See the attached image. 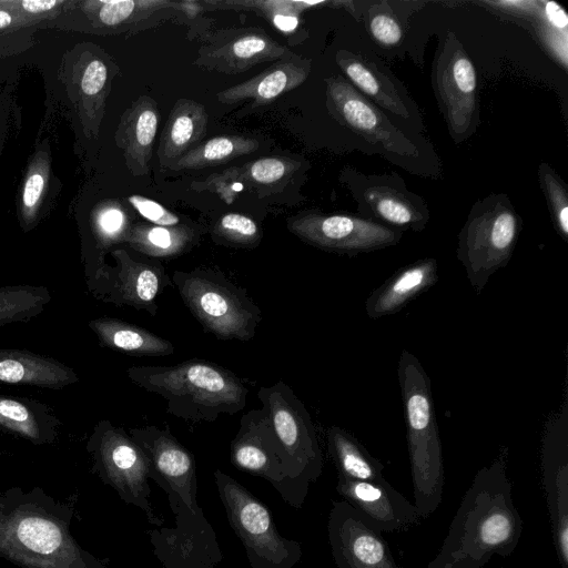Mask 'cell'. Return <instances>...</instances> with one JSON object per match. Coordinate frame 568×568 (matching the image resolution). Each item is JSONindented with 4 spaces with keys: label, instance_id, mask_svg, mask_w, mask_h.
I'll return each instance as SVG.
<instances>
[{
    "label": "cell",
    "instance_id": "cell-42",
    "mask_svg": "<svg viewBox=\"0 0 568 568\" xmlns=\"http://www.w3.org/2000/svg\"><path fill=\"white\" fill-rule=\"evenodd\" d=\"M109 78V70L105 63L100 59H92L85 65L80 87L85 97L95 98L101 97L104 91Z\"/></svg>",
    "mask_w": 568,
    "mask_h": 568
},
{
    "label": "cell",
    "instance_id": "cell-43",
    "mask_svg": "<svg viewBox=\"0 0 568 568\" xmlns=\"http://www.w3.org/2000/svg\"><path fill=\"white\" fill-rule=\"evenodd\" d=\"M542 4L541 13L545 21L560 31H567L568 16L565 9L555 1H546Z\"/></svg>",
    "mask_w": 568,
    "mask_h": 568
},
{
    "label": "cell",
    "instance_id": "cell-23",
    "mask_svg": "<svg viewBox=\"0 0 568 568\" xmlns=\"http://www.w3.org/2000/svg\"><path fill=\"white\" fill-rule=\"evenodd\" d=\"M310 71V60L294 54L272 63L251 79L220 91L216 99L220 103L229 105L243 101L255 104L268 103L300 87L307 79Z\"/></svg>",
    "mask_w": 568,
    "mask_h": 568
},
{
    "label": "cell",
    "instance_id": "cell-6",
    "mask_svg": "<svg viewBox=\"0 0 568 568\" xmlns=\"http://www.w3.org/2000/svg\"><path fill=\"white\" fill-rule=\"evenodd\" d=\"M257 397L278 442L288 477L308 491L323 471V453L308 410L280 381L258 389Z\"/></svg>",
    "mask_w": 568,
    "mask_h": 568
},
{
    "label": "cell",
    "instance_id": "cell-40",
    "mask_svg": "<svg viewBox=\"0 0 568 568\" xmlns=\"http://www.w3.org/2000/svg\"><path fill=\"white\" fill-rule=\"evenodd\" d=\"M369 30L373 38L384 45L397 44L403 36L402 27L388 11L376 7L369 11Z\"/></svg>",
    "mask_w": 568,
    "mask_h": 568
},
{
    "label": "cell",
    "instance_id": "cell-24",
    "mask_svg": "<svg viewBox=\"0 0 568 568\" xmlns=\"http://www.w3.org/2000/svg\"><path fill=\"white\" fill-rule=\"evenodd\" d=\"M79 381L77 373L55 358L27 349L0 348V382L61 389Z\"/></svg>",
    "mask_w": 568,
    "mask_h": 568
},
{
    "label": "cell",
    "instance_id": "cell-2",
    "mask_svg": "<svg viewBox=\"0 0 568 568\" xmlns=\"http://www.w3.org/2000/svg\"><path fill=\"white\" fill-rule=\"evenodd\" d=\"M128 377L162 396L166 412L192 422H214L246 405L247 388L231 371L211 362L189 359L173 366H132Z\"/></svg>",
    "mask_w": 568,
    "mask_h": 568
},
{
    "label": "cell",
    "instance_id": "cell-17",
    "mask_svg": "<svg viewBox=\"0 0 568 568\" xmlns=\"http://www.w3.org/2000/svg\"><path fill=\"white\" fill-rule=\"evenodd\" d=\"M326 82V105L331 115L366 141L400 155H416L412 144L387 118L342 77Z\"/></svg>",
    "mask_w": 568,
    "mask_h": 568
},
{
    "label": "cell",
    "instance_id": "cell-21",
    "mask_svg": "<svg viewBox=\"0 0 568 568\" xmlns=\"http://www.w3.org/2000/svg\"><path fill=\"white\" fill-rule=\"evenodd\" d=\"M297 166V162L287 158H261L242 166L213 173L205 181L193 182L192 189L213 191L230 204L234 201L235 194L246 186L258 192L263 187L271 192L280 190Z\"/></svg>",
    "mask_w": 568,
    "mask_h": 568
},
{
    "label": "cell",
    "instance_id": "cell-11",
    "mask_svg": "<svg viewBox=\"0 0 568 568\" xmlns=\"http://www.w3.org/2000/svg\"><path fill=\"white\" fill-rule=\"evenodd\" d=\"M287 229L305 243L323 251L357 255L399 242L402 232L369 219L304 213L287 220Z\"/></svg>",
    "mask_w": 568,
    "mask_h": 568
},
{
    "label": "cell",
    "instance_id": "cell-12",
    "mask_svg": "<svg viewBox=\"0 0 568 568\" xmlns=\"http://www.w3.org/2000/svg\"><path fill=\"white\" fill-rule=\"evenodd\" d=\"M111 255L115 266L109 265L103 283L92 295L102 302L130 306L155 316L156 297L173 285L162 263L131 248H115Z\"/></svg>",
    "mask_w": 568,
    "mask_h": 568
},
{
    "label": "cell",
    "instance_id": "cell-41",
    "mask_svg": "<svg viewBox=\"0 0 568 568\" xmlns=\"http://www.w3.org/2000/svg\"><path fill=\"white\" fill-rule=\"evenodd\" d=\"M129 203L148 221L160 226H175L180 224L179 216L163 205L142 195H131Z\"/></svg>",
    "mask_w": 568,
    "mask_h": 568
},
{
    "label": "cell",
    "instance_id": "cell-27",
    "mask_svg": "<svg viewBox=\"0 0 568 568\" xmlns=\"http://www.w3.org/2000/svg\"><path fill=\"white\" fill-rule=\"evenodd\" d=\"M327 448L337 469V475L369 483H383V463L348 430L331 426L326 432Z\"/></svg>",
    "mask_w": 568,
    "mask_h": 568
},
{
    "label": "cell",
    "instance_id": "cell-18",
    "mask_svg": "<svg viewBox=\"0 0 568 568\" xmlns=\"http://www.w3.org/2000/svg\"><path fill=\"white\" fill-rule=\"evenodd\" d=\"M435 72L436 94L450 133L462 138L476 112L477 78L470 59L454 38L447 41Z\"/></svg>",
    "mask_w": 568,
    "mask_h": 568
},
{
    "label": "cell",
    "instance_id": "cell-34",
    "mask_svg": "<svg viewBox=\"0 0 568 568\" xmlns=\"http://www.w3.org/2000/svg\"><path fill=\"white\" fill-rule=\"evenodd\" d=\"M85 12L102 27H120L138 20L139 16L145 17L155 12V10L173 6L169 1H87Z\"/></svg>",
    "mask_w": 568,
    "mask_h": 568
},
{
    "label": "cell",
    "instance_id": "cell-37",
    "mask_svg": "<svg viewBox=\"0 0 568 568\" xmlns=\"http://www.w3.org/2000/svg\"><path fill=\"white\" fill-rule=\"evenodd\" d=\"M19 540L39 554H51L61 545V532L51 521L41 518H26L17 528Z\"/></svg>",
    "mask_w": 568,
    "mask_h": 568
},
{
    "label": "cell",
    "instance_id": "cell-1",
    "mask_svg": "<svg viewBox=\"0 0 568 568\" xmlns=\"http://www.w3.org/2000/svg\"><path fill=\"white\" fill-rule=\"evenodd\" d=\"M508 457V447H501L477 470L426 568H483L493 556L506 558L515 551L524 523L513 500Z\"/></svg>",
    "mask_w": 568,
    "mask_h": 568
},
{
    "label": "cell",
    "instance_id": "cell-44",
    "mask_svg": "<svg viewBox=\"0 0 568 568\" xmlns=\"http://www.w3.org/2000/svg\"><path fill=\"white\" fill-rule=\"evenodd\" d=\"M33 23L37 22L21 14H17L14 12L0 8V30L17 29L21 27L31 26Z\"/></svg>",
    "mask_w": 568,
    "mask_h": 568
},
{
    "label": "cell",
    "instance_id": "cell-35",
    "mask_svg": "<svg viewBox=\"0 0 568 568\" xmlns=\"http://www.w3.org/2000/svg\"><path fill=\"white\" fill-rule=\"evenodd\" d=\"M50 160L44 151L38 152L31 161L21 193V219L26 229L37 220L39 207L48 186Z\"/></svg>",
    "mask_w": 568,
    "mask_h": 568
},
{
    "label": "cell",
    "instance_id": "cell-38",
    "mask_svg": "<svg viewBox=\"0 0 568 568\" xmlns=\"http://www.w3.org/2000/svg\"><path fill=\"white\" fill-rule=\"evenodd\" d=\"M540 182L548 200L558 234L568 239V196L560 179L545 164L540 165Z\"/></svg>",
    "mask_w": 568,
    "mask_h": 568
},
{
    "label": "cell",
    "instance_id": "cell-14",
    "mask_svg": "<svg viewBox=\"0 0 568 568\" xmlns=\"http://www.w3.org/2000/svg\"><path fill=\"white\" fill-rule=\"evenodd\" d=\"M327 536L337 568H402L382 532L345 500L332 503Z\"/></svg>",
    "mask_w": 568,
    "mask_h": 568
},
{
    "label": "cell",
    "instance_id": "cell-15",
    "mask_svg": "<svg viewBox=\"0 0 568 568\" xmlns=\"http://www.w3.org/2000/svg\"><path fill=\"white\" fill-rule=\"evenodd\" d=\"M150 463L151 479L165 493H175L190 509L197 504V477L193 454L169 428L148 425L129 429Z\"/></svg>",
    "mask_w": 568,
    "mask_h": 568
},
{
    "label": "cell",
    "instance_id": "cell-22",
    "mask_svg": "<svg viewBox=\"0 0 568 568\" xmlns=\"http://www.w3.org/2000/svg\"><path fill=\"white\" fill-rule=\"evenodd\" d=\"M159 121L158 103L149 95L139 97L122 114L115 141L134 176H145L150 172Z\"/></svg>",
    "mask_w": 568,
    "mask_h": 568
},
{
    "label": "cell",
    "instance_id": "cell-5",
    "mask_svg": "<svg viewBox=\"0 0 568 568\" xmlns=\"http://www.w3.org/2000/svg\"><path fill=\"white\" fill-rule=\"evenodd\" d=\"M226 518L240 538L251 568H293L301 544L283 537L265 504L221 469L213 473Z\"/></svg>",
    "mask_w": 568,
    "mask_h": 568
},
{
    "label": "cell",
    "instance_id": "cell-7",
    "mask_svg": "<svg viewBox=\"0 0 568 568\" xmlns=\"http://www.w3.org/2000/svg\"><path fill=\"white\" fill-rule=\"evenodd\" d=\"M520 231L516 212L503 202L474 209L458 235L457 258L480 294L493 274L510 261Z\"/></svg>",
    "mask_w": 568,
    "mask_h": 568
},
{
    "label": "cell",
    "instance_id": "cell-32",
    "mask_svg": "<svg viewBox=\"0 0 568 568\" xmlns=\"http://www.w3.org/2000/svg\"><path fill=\"white\" fill-rule=\"evenodd\" d=\"M364 197L372 206L373 213L392 225V229L419 231L426 224V215L395 190L382 186L369 187L364 193Z\"/></svg>",
    "mask_w": 568,
    "mask_h": 568
},
{
    "label": "cell",
    "instance_id": "cell-19",
    "mask_svg": "<svg viewBox=\"0 0 568 568\" xmlns=\"http://www.w3.org/2000/svg\"><path fill=\"white\" fill-rule=\"evenodd\" d=\"M336 491L379 532L404 531L422 520L416 506L387 480L369 483L337 475Z\"/></svg>",
    "mask_w": 568,
    "mask_h": 568
},
{
    "label": "cell",
    "instance_id": "cell-26",
    "mask_svg": "<svg viewBox=\"0 0 568 568\" xmlns=\"http://www.w3.org/2000/svg\"><path fill=\"white\" fill-rule=\"evenodd\" d=\"M100 345L134 356H164L174 353V345L156 334L113 317H98L89 322Z\"/></svg>",
    "mask_w": 568,
    "mask_h": 568
},
{
    "label": "cell",
    "instance_id": "cell-20",
    "mask_svg": "<svg viewBox=\"0 0 568 568\" xmlns=\"http://www.w3.org/2000/svg\"><path fill=\"white\" fill-rule=\"evenodd\" d=\"M438 263L433 257L404 265L375 288L364 303L371 320L394 315L438 281Z\"/></svg>",
    "mask_w": 568,
    "mask_h": 568
},
{
    "label": "cell",
    "instance_id": "cell-30",
    "mask_svg": "<svg viewBox=\"0 0 568 568\" xmlns=\"http://www.w3.org/2000/svg\"><path fill=\"white\" fill-rule=\"evenodd\" d=\"M336 62L351 82L368 98L397 115L408 116L396 91L387 81L382 80V74L374 69L373 64L343 50L336 54Z\"/></svg>",
    "mask_w": 568,
    "mask_h": 568
},
{
    "label": "cell",
    "instance_id": "cell-13",
    "mask_svg": "<svg viewBox=\"0 0 568 568\" xmlns=\"http://www.w3.org/2000/svg\"><path fill=\"white\" fill-rule=\"evenodd\" d=\"M541 481L552 540L561 568H568V426L567 400L546 420L541 440Z\"/></svg>",
    "mask_w": 568,
    "mask_h": 568
},
{
    "label": "cell",
    "instance_id": "cell-33",
    "mask_svg": "<svg viewBox=\"0 0 568 568\" xmlns=\"http://www.w3.org/2000/svg\"><path fill=\"white\" fill-rule=\"evenodd\" d=\"M51 298L45 286L8 285L0 287V326L30 321L44 311Z\"/></svg>",
    "mask_w": 568,
    "mask_h": 568
},
{
    "label": "cell",
    "instance_id": "cell-25",
    "mask_svg": "<svg viewBox=\"0 0 568 568\" xmlns=\"http://www.w3.org/2000/svg\"><path fill=\"white\" fill-rule=\"evenodd\" d=\"M209 114L202 103L180 98L172 106L161 132L158 159L161 169L171 170L206 134Z\"/></svg>",
    "mask_w": 568,
    "mask_h": 568
},
{
    "label": "cell",
    "instance_id": "cell-8",
    "mask_svg": "<svg viewBox=\"0 0 568 568\" xmlns=\"http://www.w3.org/2000/svg\"><path fill=\"white\" fill-rule=\"evenodd\" d=\"M89 445L103 473L122 497L142 509L149 524L161 527L163 519L156 515L150 501V463L132 437L123 428L102 419L94 426Z\"/></svg>",
    "mask_w": 568,
    "mask_h": 568
},
{
    "label": "cell",
    "instance_id": "cell-36",
    "mask_svg": "<svg viewBox=\"0 0 568 568\" xmlns=\"http://www.w3.org/2000/svg\"><path fill=\"white\" fill-rule=\"evenodd\" d=\"M215 243L241 248H254L262 240V231L254 220L240 213L224 214L211 231Z\"/></svg>",
    "mask_w": 568,
    "mask_h": 568
},
{
    "label": "cell",
    "instance_id": "cell-39",
    "mask_svg": "<svg viewBox=\"0 0 568 568\" xmlns=\"http://www.w3.org/2000/svg\"><path fill=\"white\" fill-rule=\"evenodd\" d=\"M68 3L63 0H0V8L38 22L53 17Z\"/></svg>",
    "mask_w": 568,
    "mask_h": 568
},
{
    "label": "cell",
    "instance_id": "cell-4",
    "mask_svg": "<svg viewBox=\"0 0 568 568\" xmlns=\"http://www.w3.org/2000/svg\"><path fill=\"white\" fill-rule=\"evenodd\" d=\"M183 303L204 331L223 341L248 342L262 321L246 291L220 270L197 267L172 275Z\"/></svg>",
    "mask_w": 568,
    "mask_h": 568
},
{
    "label": "cell",
    "instance_id": "cell-31",
    "mask_svg": "<svg viewBox=\"0 0 568 568\" xmlns=\"http://www.w3.org/2000/svg\"><path fill=\"white\" fill-rule=\"evenodd\" d=\"M258 141L241 135H219L186 152L171 170H199L255 152Z\"/></svg>",
    "mask_w": 568,
    "mask_h": 568
},
{
    "label": "cell",
    "instance_id": "cell-29",
    "mask_svg": "<svg viewBox=\"0 0 568 568\" xmlns=\"http://www.w3.org/2000/svg\"><path fill=\"white\" fill-rule=\"evenodd\" d=\"M61 425L50 408L38 400L0 395V426L34 443L51 440Z\"/></svg>",
    "mask_w": 568,
    "mask_h": 568
},
{
    "label": "cell",
    "instance_id": "cell-9",
    "mask_svg": "<svg viewBox=\"0 0 568 568\" xmlns=\"http://www.w3.org/2000/svg\"><path fill=\"white\" fill-rule=\"evenodd\" d=\"M230 459L237 469L268 481L290 506H303L308 491L288 477L278 442L262 408L241 417L240 428L231 442Z\"/></svg>",
    "mask_w": 568,
    "mask_h": 568
},
{
    "label": "cell",
    "instance_id": "cell-16",
    "mask_svg": "<svg viewBox=\"0 0 568 568\" xmlns=\"http://www.w3.org/2000/svg\"><path fill=\"white\" fill-rule=\"evenodd\" d=\"M294 54L261 28H239L210 33L193 64L209 71L239 74Z\"/></svg>",
    "mask_w": 568,
    "mask_h": 568
},
{
    "label": "cell",
    "instance_id": "cell-45",
    "mask_svg": "<svg viewBox=\"0 0 568 568\" xmlns=\"http://www.w3.org/2000/svg\"><path fill=\"white\" fill-rule=\"evenodd\" d=\"M272 23L281 31L291 32L298 26V13H276L271 19Z\"/></svg>",
    "mask_w": 568,
    "mask_h": 568
},
{
    "label": "cell",
    "instance_id": "cell-10",
    "mask_svg": "<svg viewBox=\"0 0 568 568\" xmlns=\"http://www.w3.org/2000/svg\"><path fill=\"white\" fill-rule=\"evenodd\" d=\"M166 496L174 526L148 531L155 557L165 568H216L223 556L202 508L190 509L175 493Z\"/></svg>",
    "mask_w": 568,
    "mask_h": 568
},
{
    "label": "cell",
    "instance_id": "cell-3",
    "mask_svg": "<svg viewBox=\"0 0 568 568\" xmlns=\"http://www.w3.org/2000/svg\"><path fill=\"white\" fill-rule=\"evenodd\" d=\"M397 377L406 424L414 505L423 519L443 500L445 470L443 446L429 376L410 352L400 353Z\"/></svg>",
    "mask_w": 568,
    "mask_h": 568
},
{
    "label": "cell",
    "instance_id": "cell-28",
    "mask_svg": "<svg viewBox=\"0 0 568 568\" xmlns=\"http://www.w3.org/2000/svg\"><path fill=\"white\" fill-rule=\"evenodd\" d=\"M197 240L196 230L186 224L160 226L140 223L130 226L123 243L135 252L159 260L189 252Z\"/></svg>",
    "mask_w": 568,
    "mask_h": 568
}]
</instances>
